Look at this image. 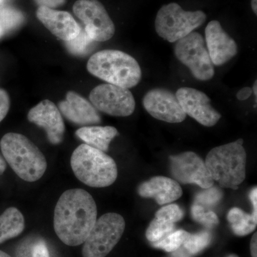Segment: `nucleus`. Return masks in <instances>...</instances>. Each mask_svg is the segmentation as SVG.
<instances>
[{
  "mask_svg": "<svg viewBox=\"0 0 257 257\" xmlns=\"http://www.w3.org/2000/svg\"><path fill=\"white\" fill-rule=\"evenodd\" d=\"M207 20L204 12L185 11L177 3L164 5L157 13L155 30L164 40L177 42L192 33Z\"/></svg>",
  "mask_w": 257,
  "mask_h": 257,
  "instance_id": "obj_6",
  "label": "nucleus"
},
{
  "mask_svg": "<svg viewBox=\"0 0 257 257\" xmlns=\"http://www.w3.org/2000/svg\"><path fill=\"white\" fill-rule=\"evenodd\" d=\"M138 193L144 198H152L160 205L170 204L182 195L178 182L166 177H155L143 182L139 187Z\"/></svg>",
  "mask_w": 257,
  "mask_h": 257,
  "instance_id": "obj_18",
  "label": "nucleus"
},
{
  "mask_svg": "<svg viewBox=\"0 0 257 257\" xmlns=\"http://www.w3.org/2000/svg\"><path fill=\"white\" fill-rule=\"evenodd\" d=\"M175 95L186 115L203 126H214L220 119L221 114L212 107L210 99L204 92L193 88L182 87Z\"/></svg>",
  "mask_w": 257,
  "mask_h": 257,
  "instance_id": "obj_13",
  "label": "nucleus"
},
{
  "mask_svg": "<svg viewBox=\"0 0 257 257\" xmlns=\"http://www.w3.org/2000/svg\"><path fill=\"white\" fill-rule=\"evenodd\" d=\"M205 40L208 52L214 65H223L237 54L236 42L216 20L208 24L205 29Z\"/></svg>",
  "mask_w": 257,
  "mask_h": 257,
  "instance_id": "obj_15",
  "label": "nucleus"
},
{
  "mask_svg": "<svg viewBox=\"0 0 257 257\" xmlns=\"http://www.w3.org/2000/svg\"><path fill=\"white\" fill-rule=\"evenodd\" d=\"M143 105L152 116L166 122H182L187 116L175 94L164 88L149 91L144 96Z\"/></svg>",
  "mask_w": 257,
  "mask_h": 257,
  "instance_id": "obj_12",
  "label": "nucleus"
},
{
  "mask_svg": "<svg viewBox=\"0 0 257 257\" xmlns=\"http://www.w3.org/2000/svg\"><path fill=\"white\" fill-rule=\"evenodd\" d=\"M189 234V232L184 230H177L167 235L160 241L152 243V245L154 247L165 250L167 252H173L183 245Z\"/></svg>",
  "mask_w": 257,
  "mask_h": 257,
  "instance_id": "obj_24",
  "label": "nucleus"
},
{
  "mask_svg": "<svg viewBox=\"0 0 257 257\" xmlns=\"http://www.w3.org/2000/svg\"><path fill=\"white\" fill-rule=\"evenodd\" d=\"M10 100L9 95L4 89H0V122L5 119L9 111Z\"/></svg>",
  "mask_w": 257,
  "mask_h": 257,
  "instance_id": "obj_30",
  "label": "nucleus"
},
{
  "mask_svg": "<svg viewBox=\"0 0 257 257\" xmlns=\"http://www.w3.org/2000/svg\"><path fill=\"white\" fill-rule=\"evenodd\" d=\"M59 110L74 124L86 126L101 122L100 115L95 107L74 92L67 93L66 100L59 104Z\"/></svg>",
  "mask_w": 257,
  "mask_h": 257,
  "instance_id": "obj_17",
  "label": "nucleus"
},
{
  "mask_svg": "<svg viewBox=\"0 0 257 257\" xmlns=\"http://www.w3.org/2000/svg\"><path fill=\"white\" fill-rule=\"evenodd\" d=\"M223 197L222 192L216 187H211L204 189L202 192L198 193L195 197V204L202 207H214L220 202Z\"/></svg>",
  "mask_w": 257,
  "mask_h": 257,
  "instance_id": "obj_28",
  "label": "nucleus"
},
{
  "mask_svg": "<svg viewBox=\"0 0 257 257\" xmlns=\"http://www.w3.org/2000/svg\"><path fill=\"white\" fill-rule=\"evenodd\" d=\"M171 172L182 184H197L202 189L214 185V180L208 172L205 162L192 152L170 156Z\"/></svg>",
  "mask_w": 257,
  "mask_h": 257,
  "instance_id": "obj_11",
  "label": "nucleus"
},
{
  "mask_svg": "<svg viewBox=\"0 0 257 257\" xmlns=\"http://www.w3.org/2000/svg\"><path fill=\"white\" fill-rule=\"evenodd\" d=\"M5 170H6V162L4 159L0 156V175L4 173Z\"/></svg>",
  "mask_w": 257,
  "mask_h": 257,
  "instance_id": "obj_36",
  "label": "nucleus"
},
{
  "mask_svg": "<svg viewBox=\"0 0 257 257\" xmlns=\"http://www.w3.org/2000/svg\"><path fill=\"white\" fill-rule=\"evenodd\" d=\"M94 40L87 35L84 29H81L79 35L73 40L65 42L66 47L74 55H86L92 50Z\"/></svg>",
  "mask_w": 257,
  "mask_h": 257,
  "instance_id": "obj_26",
  "label": "nucleus"
},
{
  "mask_svg": "<svg viewBox=\"0 0 257 257\" xmlns=\"http://www.w3.org/2000/svg\"><path fill=\"white\" fill-rule=\"evenodd\" d=\"M125 229L122 216L106 213L96 219L82 248L83 257H105L119 242Z\"/></svg>",
  "mask_w": 257,
  "mask_h": 257,
  "instance_id": "obj_7",
  "label": "nucleus"
},
{
  "mask_svg": "<svg viewBox=\"0 0 257 257\" xmlns=\"http://www.w3.org/2000/svg\"><path fill=\"white\" fill-rule=\"evenodd\" d=\"M250 249H251V254L252 257H257V234L255 233L251 238V243H250Z\"/></svg>",
  "mask_w": 257,
  "mask_h": 257,
  "instance_id": "obj_35",
  "label": "nucleus"
},
{
  "mask_svg": "<svg viewBox=\"0 0 257 257\" xmlns=\"http://www.w3.org/2000/svg\"><path fill=\"white\" fill-rule=\"evenodd\" d=\"M2 1H3V0H0V3H1Z\"/></svg>",
  "mask_w": 257,
  "mask_h": 257,
  "instance_id": "obj_42",
  "label": "nucleus"
},
{
  "mask_svg": "<svg viewBox=\"0 0 257 257\" xmlns=\"http://www.w3.org/2000/svg\"><path fill=\"white\" fill-rule=\"evenodd\" d=\"M212 239V234L207 230L189 234L183 245L185 249L191 254H197L207 247Z\"/></svg>",
  "mask_w": 257,
  "mask_h": 257,
  "instance_id": "obj_25",
  "label": "nucleus"
},
{
  "mask_svg": "<svg viewBox=\"0 0 257 257\" xmlns=\"http://www.w3.org/2000/svg\"><path fill=\"white\" fill-rule=\"evenodd\" d=\"M73 11L82 20L84 30L94 42L107 41L114 36V23L100 2L78 0L74 3Z\"/></svg>",
  "mask_w": 257,
  "mask_h": 257,
  "instance_id": "obj_9",
  "label": "nucleus"
},
{
  "mask_svg": "<svg viewBox=\"0 0 257 257\" xmlns=\"http://www.w3.org/2000/svg\"><path fill=\"white\" fill-rule=\"evenodd\" d=\"M0 147L5 160L20 178L34 182L45 175L46 158L27 137L21 134H6L2 138Z\"/></svg>",
  "mask_w": 257,
  "mask_h": 257,
  "instance_id": "obj_2",
  "label": "nucleus"
},
{
  "mask_svg": "<svg viewBox=\"0 0 257 257\" xmlns=\"http://www.w3.org/2000/svg\"><path fill=\"white\" fill-rule=\"evenodd\" d=\"M249 199L253 207V212L251 214L255 218H257V189L256 187L251 189V192H250Z\"/></svg>",
  "mask_w": 257,
  "mask_h": 257,
  "instance_id": "obj_34",
  "label": "nucleus"
},
{
  "mask_svg": "<svg viewBox=\"0 0 257 257\" xmlns=\"http://www.w3.org/2000/svg\"><path fill=\"white\" fill-rule=\"evenodd\" d=\"M242 139L212 149L205 165L213 180L222 188L236 189L246 177V153Z\"/></svg>",
  "mask_w": 257,
  "mask_h": 257,
  "instance_id": "obj_5",
  "label": "nucleus"
},
{
  "mask_svg": "<svg viewBox=\"0 0 257 257\" xmlns=\"http://www.w3.org/2000/svg\"><path fill=\"white\" fill-rule=\"evenodd\" d=\"M184 215V211L177 204H168L159 209L155 214V217L160 218L175 224L177 221L182 220Z\"/></svg>",
  "mask_w": 257,
  "mask_h": 257,
  "instance_id": "obj_29",
  "label": "nucleus"
},
{
  "mask_svg": "<svg viewBox=\"0 0 257 257\" xmlns=\"http://www.w3.org/2000/svg\"><path fill=\"white\" fill-rule=\"evenodd\" d=\"M87 70L108 84L126 89L138 85L142 78V70L138 61L119 50L96 52L88 61Z\"/></svg>",
  "mask_w": 257,
  "mask_h": 257,
  "instance_id": "obj_3",
  "label": "nucleus"
},
{
  "mask_svg": "<svg viewBox=\"0 0 257 257\" xmlns=\"http://www.w3.org/2000/svg\"><path fill=\"white\" fill-rule=\"evenodd\" d=\"M193 219L207 228H212L219 224V219L212 211H206L205 207L194 204L191 208Z\"/></svg>",
  "mask_w": 257,
  "mask_h": 257,
  "instance_id": "obj_27",
  "label": "nucleus"
},
{
  "mask_svg": "<svg viewBox=\"0 0 257 257\" xmlns=\"http://www.w3.org/2000/svg\"><path fill=\"white\" fill-rule=\"evenodd\" d=\"M70 164L75 177L89 187H109L117 178V167L114 160L105 152L86 144L74 150Z\"/></svg>",
  "mask_w": 257,
  "mask_h": 257,
  "instance_id": "obj_4",
  "label": "nucleus"
},
{
  "mask_svg": "<svg viewBox=\"0 0 257 257\" xmlns=\"http://www.w3.org/2000/svg\"><path fill=\"white\" fill-rule=\"evenodd\" d=\"M89 99L96 110L114 116H130L136 105L128 89L111 84H101L93 89Z\"/></svg>",
  "mask_w": 257,
  "mask_h": 257,
  "instance_id": "obj_10",
  "label": "nucleus"
},
{
  "mask_svg": "<svg viewBox=\"0 0 257 257\" xmlns=\"http://www.w3.org/2000/svg\"><path fill=\"white\" fill-rule=\"evenodd\" d=\"M23 13L10 7L0 8V26L3 33L11 32L19 28L23 23Z\"/></svg>",
  "mask_w": 257,
  "mask_h": 257,
  "instance_id": "obj_23",
  "label": "nucleus"
},
{
  "mask_svg": "<svg viewBox=\"0 0 257 257\" xmlns=\"http://www.w3.org/2000/svg\"><path fill=\"white\" fill-rule=\"evenodd\" d=\"M175 229V224L160 218L155 217L147 228L146 237L151 243L163 239Z\"/></svg>",
  "mask_w": 257,
  "mask_h": 257,
  "instance_id": "obj_22",
  "label": "nucleus"
},
{
  "mask_svg": "<svg viewBox=\"0 0 257 257\" xmlns=\"http://www.w3.org/2000/svg\"><path fill=\"white\" fill-rule=\"evenodd\" d=\"M226 218L233 232L237 236H246L256 229L257 218L239 208L234 207L230 209Z\"/></svg>",
  "mask_w": 257,
  "mask_h": 257,
  "instance_id": "obj_21",
  "label": "nucleus"
},
{
  "mask_svg": "<svg viewBox=\"0 0 257 257\" xmlns=\"http://www.w3.org/2000/svg\"><path fill=\"white\" fill-rule=\"evenodd\" d=\"M37 17L47 30L64 41L73 40L80 32V27L67 12L40 6Z\"/></svg>",
  "mask_w": 257,
  "mask_h": 257,
  "instance_id": "obj_16",
  "label": "nucleus"
},
{
  "mask_svg": "<svg viewBox=\"0 0 257 257\" xmlns=\"http://www.w3.org/2000/svg\"><path fill=\"white\" fill-rule=\"evenodd\" d=\"M256 81H255V82H254V84H253V88L252 89V93H253V94H254V95L256 96V95H257V83H256Z\"/></svg>",
  "mask_w": 257,
  "mask_h": 257,
  "instance_id": "obj_38",
  "label": "nucleus"
},
{
  "mask_svg": "<svg viewBox=\"0 0 257 257\" xmlns=\"http://www.w3.org/2000/svg\"><path fill=\"white\" fill-rule=\"evenodd\" d=\"M28 118L30 122L43 128L47 138L52 145H59L64 138L63 119L57 106L50 100H44L29 111Z\"/></svg>",
  "mask_w": 257,
  "mask_h": 257,
  "instance_id": "obj_14",
  "label": "nucleus"
},
{
  "mask_svg": "<svg viewBox=\"0 0 257 257\" xmlns=\"http://www.w3.org/2000/svg\"><path fill=\"white\" fill-rule=\"evenodd\" d=\"M175 54L179 62L188 67L194 78L208 81L214 77V64L209 57L205 40L198 32H192L176 42Z\"/></svg>",
  "mask_w": 257,
  "mask_h": 257,
  "instance_id": "obj_8",
  "label": "nucleus"
},
{
  "mask_svg": "<svg viewBox=\"0 0 257 257\" xmlns=\"http://www.w3.org/2000/svg\"><path fill=\"white\" fill-rule=\"evenodd\" d=\"M32 257H50V251L45 241H38L33 246Z\"/></svg>",
  "mask_w": 257,
  "mask_h": 257,
  "instance_id": "obj_31",
  "label": "nucleus"
},
{
  "mask_svg": "<svg viewBox=\"0 0 257 257\" xmlns=\"http://www.w3.org/2000/svg\"><path fill=\"white\" fill-rule=\"evenodd\" d=\"M25 218L16 207H9L0 216V243L21 234L25 229Z\"/></svg>",
  "mask_w": 257,
  "mask_h": 257,
  "instance_id": "obj_20",
  "label": "nucleus"
},
{
  "mask_svg": "<svg viewBox=\"0 0 257 257\" xmlns=\"http://www.w3.org/2000/svg\"><path fill=\"white\" fill-rule=\"evenodd\" d=\"M4 35V33H3V30H2L1 26H0V37L3 36V35Z\"/></svg>",
  "mask_w": 257,
  "mask_h": 257,
  "instance_id": "obj_40",
  "label": "nucleus"
},
{
  "mask_svg": "<svg viewBox=\"0 0 257 257\" xmlns=\"http://www.w3.org/2000/svg\"><path fill=\"white\" fill-rule=\"evenodd\" d=\"M252 94V89L250 87H243L242 89H240L237 94H236V97L240 101H244L248 99Z\"/></svg>",
  "mask_w": 257,
  "mask_h": 257,
  "instance_id": "obj_33",
  "label": "nucleus"
},
{
  "mask_svg": "<svg viewBox=\"0 0 257 257\" xmlns=\"http://www.w3.org/2000/svg\"><path fill=\"white\" fill-rule=\"evenodd\" d=\"M76 135L86 145L105 152L118 131L114 126H86L77 130Z\"/></svg>",
  "mask_w": 257,
  "mask_h": 257,
  "instance_id": "obj_19",
  "label": "nucleus"
},
{
  "mask_svg": "<svg viewBox=\"0 0 257 257\" xmlns=\"http://www.w3.org/2000/svg\"><path fill=\"white\" fill-rule=\"evenodd\" d=\"M251 8L255 15L257 14V0H251Z\"/></svg>",
  "mask_w": 257,
  "mask_h": 257,
  "instance_id": "obj_37",
  "label": "nucleus"
},
{
  "mask_svg": "<svg viewBox=\"0 0 257 257\" xmlns=\"http://www.w3.org/2000/svg\"><path fill=\"white\" fill-rule=\"evenodd\" d=\"M95 201L87 191H65L56 204L54 229L65 244L79 246L85 241L97 219Z\"/></svg>",
  "mask_w": 257,
  "mask_h": 257,
  "instance_id": "obj_1",
  "label": "nucleus"
},
{
  "mask_svg": "<svg viewBox=\"0 0 257 257\" xmlns=\"http://www.w3.org/2000/svg\"><path fill=\"white\" fill-rule=\"evenodd\" d=\"M227 257H239L237 256V255L236 254H230L229 256H228Z\"/></svg>",
  "mask_w": 257,
  "mask_h": 257,
  "instance_id": "obj_41",
  "label": "nucleus"
},
{
  "mask_svg": "<svg viewBox=\"0 0 257 257\" xmlns=\"http://www.w3.org/2000/svg\"><path fill=\"white\" fill-rule=\"evenodd\" d=\"M0 257H12L8 253H5V251L0 250Z\"/></svg>",
  "mask_w": 257,
  "mask_h": 257,
  "instance_id": "obj_39",
  "label": "nucleus"
},
{
  "mask_svg": "<svg viewBox=\"0 0 257 257\" xmlns=\"http://www.w3.org/2000/svg\"><path fill=\"white\" fill-rule=\"evenodd\" d=\"M35 1L40 6L47 7V8H52V9L57 8L65 3V0H35Z\"/></svg>",
  "mask_w": 257,
  "mask_h": 257,
  "instance_id": "obj_32",
  "label": "nucleus"
}]
</instances>
